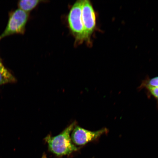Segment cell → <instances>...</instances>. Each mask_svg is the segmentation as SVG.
<instances>
[{
  "label": "cell",
  "mask_w": 158,
  "mask_h": 158,
  "mask_svg": "<svg viewBox=\"0 0 158 158\" xmlns=\"http://www.w3.org/2000/svg\"><path fill=\"white\" fill-rule=\"evenodd\" d=\"M76 125V122H74L59 135L46 136L44 140L48 145L49 151L59 157L70 155L77 151L78 148L73 143L70 135Z\"/></svg>",
  "instance_id": "obj_1"
},
{
  "label": "cell",
  "mask_w": 158,
  "mask_h": 158,
  "mask_svg": "<svg viewBox=\"0 0 158 158\" xmlns=\"http://www.w3.org/2000/svg\"><path fill=\"white\" fill-rule=\"evenodd\" d=\"M82 0H79L75 3L68 16L69 26L76 39L77 44H80L85 40L82 17Z\"/></svg>",
  "instance_id": "obj_2"
},
{
  "label": "cell",
  "mask_w": 158,
  "mask_h": 158,
  "mask_svg": "<svg viewBox=\"0 0 158 158\" xmlns=\"http://www.w3.org/2000/svg\"><path fill=\"white\" fill-rule=\"evenodd\" d=\"M29 14L20 9L14 12L10 17L7 26L0 36V40L15 33H23L28 19Z\"/></svg>",
  "instance_id": "obj_3"
},
{
  "label": "cell",
  "mask_w": 158,
  "mask_h": 158,
  "mask_svg": "<svg viewBox=\"0 0 158 158\" xmlns=\"http://www.w3.org/2000/svg\"><path fill=\"white\" fill-rule=\"evenodd\" d=\"M108 132V130L106 128L91 131L76 125L71 133V139L75 145L83 146L98 139Z\"/></svg>",
  "instance_id": "obj_4"
},
{
  "label": "cell",
  "mask_w": 158,
  "mask_h": 158,
  "mask_svg": "<svg viewBox=\"0 0 158 158\" xmlns=\"http://www.w3.org/2000/svg\"><path fill=\"white\" fill-rule=\"evenodd\" d=\"M82 17L85 41H89L90 37L95 28L96 17L94 8L88 0L83 1Z\"/></svg>",
  "instance_id": "obj_5"
},
{
  "label": "cell",
  "mask_w": 158,
  "mask_h": 158,
  "mask_svg": "<svg viewBox=\"0 0 158 158\" xmlns=\"http://www.w3.org/2000/svg\"><path fill=\"white\" fill-rule=\"evenodd\" d=\"M41 2L38 0H22L19 1L18 6L19 9L28 13L35 8Z\"/></svg>",
  "instance_id": "obj_6"
},
{
  "label": "cell",
  "mask_w": 158,
  "mask_h": 158,
  "mask_svg": "<svg viewBox=\"0 0 158 158\" xmlns=\"http://www.w3.org/2000/svg\"><path fill=\"white\" fill-rule=\"evenodd\" d=\"M147 86L158 87V77L146 80L141 85L143 87Z\"/></svg>",
  "instance_id": "obj_7"
},
{
  "label": "cell",
  "mask_w": 158,
  "mask_h": 158,
  "mask_svg": "<svg viewBox=\"0 0 158 158\" xmlns=\"http://www.w3.org/2000/svg\"><path fill=\"white\" fill-rule=\"evenodd\" d=\"M15 79L14 77L12 78L0 72V85L9 83L15 82Z\"/></svg>",
  "instance_id": "obj_8"
},
{
  "label": "cell",
  "mask_w": 158,
  "mask_h": 158,
  "mask_svg": "<svg viewBox=\"0 0 158 158\" xmlns=\"http://www.w3.org/2000/svg\"><path fill=\"white\" fill-rule=\"evenodd\" d=\"M144 87L147 89L150 93L156 99L158 104V87L148 86H144Z\"/></svg>",
  "instance_id": "obj_9"
},
{
  "label": "cell",
  "mask_w": 158,
  "mask_h": 158,
  "mask_svg": "<svg viewBox=\"0 0 158 158\" xmlns=\"http://www.w3.org/2000/svg\"><path fill=\"white\" fill-rule=\"evenodd\" d=\"M0 72H1L2 73L4 74L6 76L10 77H14L13 75L3 66L2 63L1 62V59H0Z\"/></svg>",
  "instance_id": "obj_10"
},
{
  "label": "cell",
  "mask_w": 158,
  "mask_h": 158,
  "mask_svg": "<svg viewBox=\"0 0 158 158\" xmlns=\"http://www.w3.org/2000/svg\"><path fill=\"white\" fill-rule=\"evenodd\" d=\"M41 158H47L46 155H45V154H44Z\"/></svg>",
  "instance_id": "obj_11"
}]
</instances>
